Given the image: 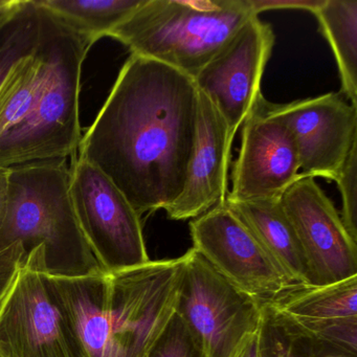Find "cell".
<instances>
[{
  "mask_svg": "<svg viewBox=\"0 0 357 357\" xmlns=\"http://www.w3.org/2000/svg\"><path fill=\"white\" fill-rule=\"evenodd\" d=\"M280 202L300 240L313 286L357 275V242L315 178L301 174Z\"/></svg>",
  "mask_w": 357,
  "mask_h": 357,
  "instance_id": "12",
  "label": "cell"
},
{
  "mask_svg": "<svg viewBox=\"0 0 357 357\" xmlns=\"http://www.w3.org/2000/svg\"><path fill=\"white\" fill-rule=\"evenodd\" d=\"M193 248L225 279L260 303L273 304L298 289L273 262L227 202L190 222Z\"/></svg>",
  "mask_w": 357,
  "mask_h": 357,
  "instance_id": "9",
  "label": "cell"
},
{
  "mask_svg": "<svg viewBox=\"0 0 357 357\" xmlns=\"http://www.w3.org/2000/svg\"><path fill=\"white\" fill-rule=\"evenodd\" d=\"M261 357H357L301 327L271 304L262 306Z\"/></svg>",
  "mask_w": 357,
  "mask_h": 357,
  "instance_id": "19",
  "label": "cell"
},
{
  "mask_svg": "<svg viewBox=\"0 0 357 357\" xmlns=\"http://www.w3.org/2000/svg\"><path fill=\"white\" fill-rule=\"evenodd\" d=\"M45 62L35 50L20 60L0 87V139L22 122L38 99L45 81Z\"/></svg>",
  "mask_w": 357,
  "mask_h": 357,
  "instance_id": "21",
  "label": "cell"
},
{
  "mask_svg": "<svg viewBox=\"0 0 357 357\" xmlns=\"http://www.w3.org/2000/svg\"><path fill=\"white\" fill-rule=\"evenodd\" d=\"M12 0H0V9L7 7L11 3Z\"/></svg>",
  "mask_w": 357,
  "mask_h": 357,
  "instance_id": "31",
  "label": "cell"
},
{
  "mask_svg": "<svg viewBox=\"0 0 357 357\" xmlns=\"http://www.w3.org/2000/svg\"><path fill=\"white\" fill-rule=\"evenodd\" d=\"M275 39L271 24L255 16L194 79L198 91L225 119L233 139L263 96L261 80Z\"/></svg>",
  "mask_w": 357,
  "mask_h": 357,
  "instance_id": "11",
  "label": "cell"
},
{
  "mask_svg": "<svg viewBox=\"0 0 357 357\" xmlns=\"http://www.w3.org/2000/svg\"><path fill=\"white\" fill-rule=\"evenodd\" d=\"M269 107L294 135L301 174L335 181L357 145V106L342 93H328Z\"/></svg>",
  "mask_w": 357,
  "mask_h": 357,
  "instance_id": "13",
  "label": "cell"
},
{
  "mask_svg": "<svg viewBox=\"0 0 357 357\" xmlns=\"http://www.w3.org/2000/svg\"><path fill=\"white\" fill-rule=\"evenodd\" d=\"M70 189L81 229L106 273L149 262L141 216L101 170L73 156Z\"/></svg>",
  "mask_w": 357,
  "mask_h": 357,
  "instance_id": "7",
  "label": "cell"
},
{
  "mask_svg": "<svg viewBox=\"0 0 357 357\" xmlns=\"http://www.w3.org/2000/svg\"><path fill=\"white\" fill-rule=\"evenodd\" d=\"M40 15L33 0H22L15 15L0 30V87L14 66L38 45Z\"/></svg>",
  "mask_w": 357,
  "mask_h": 357,
  "instance_id": "22",
  "label": "cell"
},
{
  "mask_svg": "<svg viewBox=\"0 0 357 357\" xmlns=\"http://www.w3.org/2000/svg\"><path fill=\"white\" fill-rule=\"evenodd\" d=\"M145 357H202L181 317L174 313Z\"/></svg>",
  "mask_w": 357,
  "mask_h": 357,
  "instance_id": "23",
  "label": "cell"
},
{
  "mask_svg": "<svg viewBox=\"0 0 357 357\" xmlns=\"http://www.w3.org/2000/svg\"><path fill=\"white\" fill-rule=\"evenodd\" d=\"M0 357H89L45 273L20 269L0 309Z\"/></svg>",
  "mask_w": 357,
  "mask_h": 357,
  "instance_id": "8",
  "label": "cell"
},
{
  "mask_svg": "<svg viewBox=\"0 0 357 357\" xmlns=\"http://www.w3.org/2000/svg\"><path fill=\"white\" fill-rule=\"evenodd\" d=\"M22 258L24 248L20 242L0 252V309L20 275Z\"/></svg>",
  "mask_w": 357,
  "mask_h": 357,
  "instance_id": "26",
  "label": "cell"
},
{
  "mask_svg": "<svg viewBox=\"0 0 357 357\" xmlns=\"http://www.w3.org/2000/svg\"><path fill=\"white\" fill-rule=\"evenodd\" d=\"M22 0H12L11 3L7 7L0 9V30L5 24L15 15L16 12L22 6Z\"/></svg>",
  "mask_w": 357,
  "mask_h": 357,
  "instance_id": "30",
  "label": "cell"
},
{
  "mask_svg": "<svg viewBox=\"0 0 357 357\" xmlns=\"http://www.w3.org/2000/svg\"><path fill=\"white\" fill-rule=\"evenodd\" d=\"M255 16L252 0H144L109 37L195 79Z\"/></svg>",
  "mask_w": 357,
  "mask_h": 357,
  "instance_id": "4",
  "label": "cell"
},
{
  "mask_svg": "<svg viewBox=\"0 0 357 357\" xmlns=\"http://www.w3.org/2000/svg\"><path fill=\"white\" fill-rule=\"evenodd\" d=\"M229 357H261L260 326L248 333Z\"/></svg>",
  "mask_w": 357,
  "mask_h": 357,
  "instance_id": "28",
  "label": "cell"
},
{
  "mask_svg": "<svg viewBox=\"0 0 357 357\" xmlns=\"http://www.w3.org/2000/svg\"><path fill=\"white\" fill-rule=\"evenodd\" d=\"M37 8L40 15L37 51L45 62V81L28 116L0 139V166L6 168L39 160H66L77 153L82 139L81 74L91 47Z\"/></svg>",
  "mask_w": 357,
  "mask_h": 357,
  "instance_id": "3",
  "label": "cell"
},
{
  "mask_svg": "<svg viewBox=\"0 0 357 357\" xmlns=\"http://www.w3.org/2000/svg\"><path fill=\"white\" fill-rule=\"evenodd\" d=\"M294 321L313 335L357 354V317L327 321Z\"/></svg>",
  "mask_w": 357,
  "mask_h": 357,
  "instance_id": "25",
  "label": "cell"
},
{
  "mask_svg": "<svg viewBox=\"0 0 357 357\" xmlns=\"http://www.w3.org/2000/svg\"><path fill=\"white\" fill-rule=\"evenodd\" d=\"M74 34L93 47L109 37L144 0H33Z\"/></svg>",
  "mask_w": 357,
  "mask_h": 357,
  "instance_id": "17",
  "label": "cell"
},
{
  "mask_svg": "<svg viewBox=\"0 0 357 357\" xmlns=\"http://www.w3.org/2000/svg\"><path fill=\"white\" fill-rule=\"evenodd\" d=\"M271 305L298 321L357 317V275L330 285L298 288Z\"/></svg>",
  "mask_w": 357,
  "mask_h": 357,
  "instance_id": "20",
  "label": "cell"
},
{
  "mask_svg": "<svg viewBox=\"0 0 357 357\" xmlns=\"http://www.w3.org/2000/svg\"><path fill=\"white\" fill-rule=\"evenodd\" d=\"M183 256L175 312L189 328L202 357H229L258 329L263 305L225 279L195 248Z\"/></svg>",
  "mask_w": 357,
  "mask_h": 357,
  "instance_id": "6",
  "label": "cell"
},
{
  "mask_svg": "<svg viewBox=\"0 0 357 357\" xmlns=\"http://www.w3.org/2000/svg\"><path fill=\"white\" fill-rule=\"evenodd\" d=\"M185 256L107 273L112 357H145L176 310Z\"/></svg>",
  "mask_w": 357,
  "mask_h": 357,
  "instance_id": "5",
  "label": "cell"
},
{
  "mask_svg": "<svg viewBox=\"0 0 357 357\" xmlns=\"http://www.w3.org/2000/svg\"><path fill=\"white\" fill-rule=\"evenodd\" d=\"M300 170L294 135L261 96L242 124L241 147L227 199H280L301 176Z\"/></svg>",
  "mask_w": 357,
  "mask_h": 357,
  "instance_id": "10",
  "label": "cell"
},
{
  "mask_svg": "<svg viewBox=\"0 0 357 357\" xmlns=\"http://www.w3.org/2000/svg\"><path fill=\"white\" fill-rule=\"evenodd\" d=\"M312 14L333 52L342 93L357 106V1L321 0Z\"/></svg>",
  "mask_w": 357,
  "mask_h": 357,
  "instance_id": "18",
  "label": "cell"
},
{
  "mask_svg": "<svg viewBox=\"0 0 357 357\" xmlns=\"http://www.w3.org/2000/svg\"><path fill=\"white\" fill-rule=\"evenodd\" d=\"M49 279L89 357H112L107 273Z\"/></svg>",
  "mask_w": 357,
  "mask_h": 357,
  "instance_id": "16",
  "label": "cell"
},
{
  "mask_svg": "<svg viewBox=\"0 0 357 357\" xmlns=\"http://www.w3.org/2000/svg\"><path fill=\"white\" fill-rule=\"evenodd\" d=\"M9 169V206L0 231V252L20 242L24 260L41 248V273L52 278L106 273L77 219L66 158L26 162Z\"/></svg>",
  "mask_w": 357,
  "mask_h": 357,
  "instance_id": "2",
  "label": "cell"
},
{
  "mask_svg": "<svg viewBox=\"0 0 357 357\" xmlns=\"http://www.w3.org/2000/svg\"><path fill=\"white\" fill-rule=\"evenodd\" d=\"M257 14L267 10L296 9L306 10L312 13L321 0H252Z\"/></svg>",
  "mask_w": 357,
  "mask_h": 357,
  "instance_id": "27",
  "label": "cell"
},
{
  "mask_svg": "<svg viewBox=\"0 0 357 357\" xmlns=\"http://www.w3.org/2000/svg\"><path fill=\"white\" fill-rule=\"evenodd\" d=\"M10 169L0 166V231L3 229L9 206Z\"/></svg>",
  "mask_w": 357,
  "mask_h": 357,
  "instance_id": "29",
  "label": "cell"
},
{
  "mask_svg": "<svg viewBox=\"0 0 357 357\" xmlns=\"http://www.w3.org/2000/svg\"><path fill=\"white\" fill-rule=\"evenodd\" d=\"M198 106L194 79L131 54L76 154L101 170L139 216L166 210L185 185Z\"/></svg>",
  "mask_w": 357,
  "mask_h": 357,
  "instance_id": "1",
  "label": "cell"
},
{
  "mask_svg": "<svg viewBox=\"0 0 357 357\" xmlns=\"http://www.w3.org/2000/svg\"><path fill=\"white\" fill-rule=\"evenodd\" d=\"M233 143L225 119L211 100L199 93L195 145L183 191L165 210L169 218L195 219L225 202Z\"/></svg>",
  "mask_w": 357,
  "mask_h": 357,
  "instance_id": "14",
  "label": "cell"
},
{
  "mask_svg": "<svg viewBox=\"0 0 357 357\" xmlns=\"http://www.w3.org/2000/svg\"><path fill=\"white\" fill-rule=\"evenodd\" d=\"M280 199L225 202L284 275L298 287H310L313 280L306 257Z\"/></svg>",
  "mask_w": 357,
  "mask_h": 357,
  "instance_id": "15",
  "label": "cell"
},
{
  "mask_svg": "<svg viewBox=\"0 0 357 357\" xmlns=\"http://www.w3.org/2000/svg\"><path fill=\"white\" fill-rule=\"evenodd\" d=\"M335 181L342 196L340 217L349 235L357 242V145L351 149Z\"/></svg>",
  "mask_w": 357,
  "mask_h": 357,
  "instance_id": "24",
  "label": "cell"
}]
</instances>
